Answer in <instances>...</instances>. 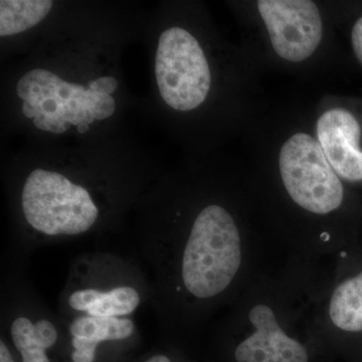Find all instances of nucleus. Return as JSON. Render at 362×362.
<instances>
[{"mask_svg": "<svg viewBox=\"0 0 362 362\" xmlns=\"http://www.w3.org/2000/svg\"><path fill=\"white\" fill-rule=\"evenodd\" d=\"M116 110L115 99L110 95H104L95 106L93 113L96 120H105L113 115Z\"/></svg>", "mask_w": 362, "mask_h": 362, "instance_id": "12", "label": "nucleus"}, {"mask_svg": "<svg viewBox=\"0 0 362 362\" xmlns=\"http://www.w3.org/2000/svg\"><path fill=\"white\" fill-rule=\"evenodd\" d=\"M151 295L148 276L138 259L115 252H86L71 262L58 313L65 318L133 317L150 304Z\"/></svg>", "mask_w": 362, "mask_h": 362, "instance_id": "2", "label": "nucleus"}, {"mask_svg": "<svg viewBox=\"0 0 362 362\" xmlns=\"http://www.w3.org/2000/svg\"><path fill=\"white\" fill-rule=\"evenodd\" d=\"M279 170L295 206L314 216H329L342 206L344 187L318 141L306 133L290 137L281 148Z\"/></svg>", "mask_w": 362, "mask_h": 362, "instance_id": "4", "label": "nucleus"}, {"mask_svg": "<svg viewBox=\"0 0 362 362\" xmlns=\"http://www.w3.org/2000/svg\"><path fill=\"white\" fill-rule=\"evenodd\" d=\"M259 13L278 56L302 62L316 51L322 39V18L309 0H259Z\"/></svg>", "mask_w": 362, "mask_h": 362, "instance_id": "7", "label": "nucleus"}, {"mask_svg": "<svg viewBox=\"0 0 362 362\" xmlns=\"http://www.w3.org/2000/svg\"><path fill=\"white\" fill-rule=\"evenodd\" d=\"M78 133H86L90 129V125L88 124H83V125L78 126L77 127Z\"/></svg>", "mask_w": 362, "mask_h": 362, "instance_id": "16", "label": "nucleus"}, {"mask_svg": "<svg viewBox=\"0 0 362 362\" xmlns=\"http://www.w3.org/2000/svg\"><path fill=\"white\" fill-rule=\"evenodd\" d=\"M0 362H18L6 338L1 334H0Z\"/></svg>", "mask_w": 362, "mask_h": 362, "instance_id": "15", "label": "nucleus"}, {"mask_svg": "<svg viewBox=\"0 0 362 362\" xmlns=\"http://www.w3.org/2000/svg\"><path fill=\"white\" fill-rule=\"evenodd\" d=\"M66 362H131L142 346L133 317L65 318Z\"/></svg>", "mask_w": 362, "mask_h": 362, "instance_id": "6", "label": "nucleus"}, {"mask_svg": "<svg viewBox=\"0 0 362 362\" xmlns=\"http://www.w3.org/2000/svg\"><path fill=\"white\" fill-rule=\"evenodd\" d=\"M327 263L286 254L264 262L213 328L214 345L232 362H311L324 343L317 311Z\"/></svg>", "mask_w": 362, "mask_h": 362, "instance_id": "1", "label": "nucleus"}, {"mask_svg": "<svg viewBox=\"0 0 362 362\" xmlns=\"http://www.w3.org/2000/svg\"><path fill=\"white\" fill-rule=\"evenodd\" d=\"M118 83L113 77H102L97 80L92 81L90 83L89 88L90 90L102 94L111 95L117 90Z\"/></svg>", "mask_w": 362, "mask_h": 362, "instance_id": "13", "label": "nucleus"}, {"mask_svg": "<svg viewBox=\"0 0 362 362\" xmlns=\"http://www.w3.org/2000/svg\"><path fill=\"white\" fill-rule=\"evenodd\" d=\"M131 362H189L187 357L175 345L166 343L160 347H154L153 349L145 352L142 356L136 357Z\"/></svg>", "mask_w": 362, "mask_h": 362, "instance_id": "11", "label": "nucleus"}, {"mask_svg": "<svg viewBox=\"0 0 362 362\" xmlns=\"http://www.w3.org/2000/svg\"><path fill=\"white\" fill-rule=\"evenodd\" d=\"M351 40L356 58L362 65V18L356 21L352 28Z\"/></svg>", "mask_w": 362, "mask_h": 362, "instance_id": "14", "label": "nucleus"}, {"mask_svg": "<svg viewBox=\"0 0 362 362\" xmlns=\"http://www.w3.org/2000/svg\"><path fill=\"white\" fill-rule=\"evenodd\" d=\"M54 2L47 0H2L0 2V35H18L37 25L49 14Z\"/></svg>", "mask_w": 362, "mask_h": 362, "instance_id": "10", "label": "nucleus"}, {"mask_svg": "<svg viewBox=\"0 0 362 362\" xmlns=\"http://www.w3.org/2000/svg\"><path fill=\"white\" fill-rule=\"evenodd\" d=\"M317 325L324 342L331 338L362 334V270L349 276L335 273L330 278L328 266Z\"/></svg>", "mask_w": 362, "mask_h": 362, "instance_id": "8", "label": "nucleus"}, {"mask_svg": "<svg viewBox=\"0 0 362 362\" xmlns=\"http://www.w3.org/2000/svg\"><path fill=\"white\" fill-rule=\"evenodd\" d=\"M28 264L4 259L0 283V334L18 362H66L65 321L42 301Z\"/></svg>", "mask_w": 362, "mask_h": 362, "instance_id": "3", "label": "nucleus"}, {"mask_svg": "<svg viewBox=\"0 0 362 362\" xmlns=\"http://www.w3.org/2000/svg\"><path fill=\"white\" fill-rule=\"evenodd\" d=\"M361 129L349 111L335 108L324 112L317 121V137L337 175L349 182L362 181Z\"/></svg>", "mask_w": 362, "mask_h": 362, "instance_id": "9", "label": "nucleus"}, {"mask_svg": "<svg viewBox=\"0 0 362 362\" xmlns=\"http://www.w3.org/2000/svg\"><path fill=\"white\" fill-rule=\"evenodd\" d=\"M156 76L162 100L173 110H194L211 90V68L204 49L192 33L178 26L159 37Z\"/></svg>", "mask_w": 362, "mask_h": 362, "instance_id": "5", "label": "nucleus"}]
</instances>
